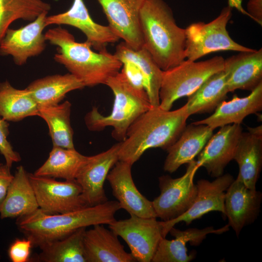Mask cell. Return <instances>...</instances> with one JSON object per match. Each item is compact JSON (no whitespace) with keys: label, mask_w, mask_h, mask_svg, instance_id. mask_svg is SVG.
Here are the masks:
<instances>
[{"label":"cell","mask_w":262,"mask_h":262,"mask_svg":"<svg viewBox=\"0 0 262 262\" xmlns=\"http://www.w3.org/2000/svg\"><path fill=\"white\" fill-rule=\"evenodd\" d=\"M121 208L117 201L87 206L74 211L52 214L38 208L33 213L17 218L18 229L32 242L41 246L64 238L81 228L114 222Z\"/></svg>","instance_id":"obj_1"},{"label":"cell","mask_w":262,"mask_h":262,"mask_svg":"<svg viewBox=\"0 0 262 262\" xmlns=\"http://www.w3.org/2000/svg\"><path fill=\"white\" fill-rule=\"evenodd\" d=\"M189 116L186 104L173 111L151 107L131 125L120 142L119 161L132 165L148 149L166 150L179 137Z\"/></svg>","instance_id":"obj_2"},{"label":"cell","mask_w":262,"mask_h":262,"mask_svg":"<svg viewBox=\"0 0 262 262\" xmlns=\"http://www.w3.org/2000/svg\"><path fill=\"white\" fill-rule=\"evenodd\" d=\"M44 35L46 41L57 46L54 60L63 65L85 87L105 84L121 69L122 63L114 54L106 49L93 51L88 42L76 41L74 36L60 26L48 30Z\"/></svg>","instance_id":"obj_3"},{"label":"cell","mask_w":262,"mask_h":262,"mask_svg":"<svg viewBox=\"0 0 262 262\" xmlns=\"http://www.w3.org/2000/svg\"><path fill=\"white\" fill-rule=\"evenodd\" d=\"M139 20L143 47L163 71L186 59L185 29L178 26L164 0H145Z\"/></svg>","instance_id":"obj_4"},{"label":"cell","mask_w":262,"mask_h":262,"mask_svg":"<svg viewBox=\"0 0 262 262\" xmlns=\"http://www.w3.org/2000/svg\"><path fill=\"white\" fill-rule=\"evenodd\" d=\"M105 85L114 95L111 114L103 115L97 107H93L86 115L85 123L91 131H100L106 127H113V137L122 142L125 140L131 125L151 106L147 92H140L132 87L120 71L110 78Z\"/></svg>","instance_id":"obj_5"},{"label":"cell","mask_w":262,"mask_h":262,"mask_svg":"<svg viewBox=\"0 0 262 262\" xmlns=\"http://www.w3.org/2000/svg\"><path fill=\"white\" fill-rule=\"evenodd\" d=\"M224 60L221 56L199 62L185 59L177 66L163 71L159 107L170 110L175 101L188 96L211 75L223 70Z\"/></svg>","instance_id":"obj_6"},{"label":"cell","mask_w":262,"mask_h":262,"mask_svg":"<svg viewBox=\"0 0 262 262\" xmlns=\"http://www.w3.org/2000/svg\"><path fill=\"white\" fill-rule=\"evenodd\" d=\"M232 8L224 7L215 19L208 23L198 22L191 24L185 29V57L196 61L204 56L216 51L232 50L251 51L249 48L234 41L227 30L232 16Z\"/></svg>","instance_id":"obj_7"},{"label":"cell","mask_w":262,"mask_h":262,"mask_svg":"<svg viewBox=\"0 0 262 262\" xmlns=\"http://www.w3.org/2000/svg\"><path fill=\"white\" fill-rule=\"evenodd\" d=\"M198 168L196 161L193 160L181 177L174 179L163 175L159 178L160 194L152 201L157 217L163 221L171 220L190 208L197 193L194 178Z\"/></svg>","instance_id":"obj_8"},{"label":"cell","mask_w":262,"mask_h":262,"mask_svg":"<svg viewBox=\"0 0 262 262\" xmlns=\"http://www.w3.org/2000/svg\"><path fill=\"white\" fill-rule=\"evenodd\" d=\"M109 225L110 229L121 237L128 245L136 261L151 262L163 235L162 221L156 218H144L134 215L116 220Z\"/></svg>","instance_id":"obj_9"},{"label":"cell","mask_w":262,"mask_h":262,"mask_svg":"<svg viewBox=\"0 0 262 262\" xmlns=\"http://www.w3.org/2000/svg\"><path fill=\"white\" fill-rule=\"evenodd\" d=\"M39 208L49 213H63L87 207L82 188L74 180L60 181L54 178L28 173Z\"/></svg>","instance_id":"obj_10"},{"label":"cell","mask_w":262,"mask_h":262,"mask_svg":"<svg viewBox=\"0 0 262 262\" xmlns=\"http://www.w3.org/2000/svg\"><path fill=\"white\" fill-rule=\"evenodd\" d=\"M120 142L106 151L88 156L75 180L82 188V196L87 206L108 201L104 184L110 171L118 160Z\"/></svg>","instance_id":"obj_11"},{"label":"cell","mask_w":262,"mask_h":262,"mask_svg":"<svg viewBox=\"0 0 262 262\" xmlns=\"http://www.w3.org/2000/svg\"><path fill=\"white\" fill-rule=\"evenodd\" d=\"M48 13H42L19 29L8 28L0 42V55H10L16 65L22 66L29 58L40 54L46 46L43 31Z\"/></svg>","instance_id":"obj_12"},{"label":"cell","mask_w":262,"mask_h":262,"mask_svg":"<svg viewBox=\"0 0 262 262\" xmlns=\"http://www.w3.org/2000/svg\"><path fill=\"white\" fill-rule=\"evenodd\" d=\"M234 180L230 174H226L212 181L205 179L197 181L196 195L190 208L175 219L162 221L163 237H165L170 229L179 222H184L188 225L212 211H218L225 215V194Z\"/></svg>","instance_id":"obj_13"},{"label":"cell","mask_w":262,"mask_h":262,"mask_svg":"<svg viewBox=\"0 0 262 262\" xmlns=\"http://www.w3.org/2000/svg\"><path fill=\"white\" fill-rule=\"evenodd\" d=\"M106 16L108 25L130 47H143L139 15L145 0H97Z\"/></svg>","instance_id":"obj_14"},{"label":"cell","mask_w":262,"mask_h":262,"mask_svg":"<svg viewBox=\"0 0 262 262\" xmlns=\"http://www.w3.org/2000/svg\"><path fill=\"white\" fill-rule=\"evenodd\" d=\"M47 26L67 25L74 27L84 34L92 48L97 51L106 49V45L117 42L120 38L110 27L96 23L91 17L83 0H74L66 12L47 16Z\"/></svg>","instance_id":"obj_15"},{"label":"cell","mask_w":262,"mask_h":262,"mask_svg":"<svg viewBox=\"0 0 262 262\" xmlns=\"http://www.w3.org/2000/svg\"><path fill=\"white\" fill-rule=\"evenodd\" d=\"M132 165L118 161L108 173L109 182L114 196L121 209L130 215L144 218H157L152 201L144 196L136 187L131 175Z\"/></svg>","instance_id":"obj_16"},{"label":"cell","mask_w":262,"mask_h":262,"mask_svg":"<svg viewBox=\"0 0 262 262\" xmlns=\"http://www.w3.org/2000/svg\"><path fill=\"white\" fill-rule=\"evenodd\" d=\"M242 133L241 124H232L220 127L198 154L196 161L198 167H204L213 177L222 175L225 167L233 160Z\"/></svg>","instance_id":"obj_17"},{"label":"cell","mask_w":262,"mask_h":262,"mask_svg":"<svg viewBox=\"0 0 262 262\" xmlns=\"http://www.w3.org/2000/svg\"><path fill=\"white\" fill-rule=\"evenodd\" d=\"M262 194L246 187L237 179L227 189L224 201L225 215L238 235L243 228L253 223L259 213Z\"/></svg>","instance_id":"obj_18"},{"label":"cell","mask_w":262,"mask_h":262,"mask_svg":"<svg viewBox=\"0 0 262 262\" xmlns=\"http://www.w3.org/2000/svg\"><path fill=\"white\" fill-rule=\"evenodd\" d=\"M227 225L219 229L208 227L203 229L195 228L180 230L171 228L169 232L174 237L171 240L162 237L153 256L152 262H189L194 259L195 253L188 254L186 245L189 242L192 245H199L210 233L221 234L227 231Z\"/></svg>","instance_id":"obj_19"},{"label":"cell","mask_w":262,"mask_h":262,"mask_svg":"<svg viewBox=\"0 0 262 262\" xmlns=\"http://www.w3.org/2000/svg\"><path fill=\"white\" fill-rule=\"evenodd\" d=\"M229 92L237 89L252 91L262 83V49L242 51L224 60Z\"/></svg>","instance_id":"obj_20"},{"label":"cell","mask_w":262,"mask_h":262,"mask_svg":"<svg viewBox=\"0 0 262 262\" xmlns=\"http://www.w3.org/2000/svg\"><path fill=\"white\" fill-rule=\"evenodd\" d=\"M213 129L206 125L186 126L178 139L167 149L164 170L172 173L181 165L189 164L203 149L213 134Z\"/></svg>","instance_id":"obj_21"},{"label":"cell","mask_w":262,"mask_h":262,"mask_svg":"<svg viewBox=\"0 0 262 262\" xmlns=\"http://www.w3.org/2000/svg\"><path fill=\"white\" fill-rule=\"evenodd\" d=\"M86 230L84 246L86 262H134L132 255L127 252L118 235L102 224Z\"/></svg>","instance_id":"obj_22"},{"label":"cell","mask_w":262,"mask_h":262,"mask_svg":"<svg viewBox=\"0 0 262 262\" xmlns=\"http://www.w3.org/2000/svg\"><path fill=\"white\" fill-rule=\"evenodd\" d=\"M262 110V83L246 97L239 98L235 95L230 100L223 101L210 116L193 123L206 125L214 130L227 125L241 124L247 116Z\"/></svg>","instance_id":"obj_23"},{"label":"cell","mask_w":262,"mask_h":262,"mask_svg":"<svg viewBox=\"0 0 262 262\" xmlns=\"http://www.w3.org/2000/svg\"><path fill=\"white\" fill-rule=\"evenodd\" d=\"M39 208L28 173L22 165L17 167L0 207L1 219L18 218Z\"/></svg>","instance_id":"obj_24"},{"label":"cell","mask_w":262,"mask_h":262,"mask_svg":"<svg viewBox=\"0 0 262 262\" xmlns=\"http://www.w3.org/2000/svg\"><path fill=\"white\" fill-rule=\"evenodd\" d=\"M114 54L122 63L131 62L139 68L145 79V90L151 107L159 106L163 70L148 51L144 47L133 49L123 41L116 46Z\"/></svg>","instance_id":"obj_25"},{"label":"cell","mask_w":262,"mask_h":262,"mask_svg":"<svg viewBox=\"0 0 262 262\" xmlns=\"http://www.w3.org/2000/svg\"><path fill=\"white\" fill-rule=\"evenodd\" d=\"M82 82L71 73L48 76L33 81L26 88L39 108L59 104L66 94L81 89Z\"/></svg>","instance_id":"obj_26"},{"label":"cell","mask_w":262,"mask_h":262,"mask_svg":"<svg viewBox=\"0 0 262 262\" xmlns=\"http://www.w3.org/2000/svg\"><path fill=\"white\" fill-rule=\"evenodd\" d=\"M233 160L239 169L236 179L248 188L256 189L262 165V137L242 132Z\"/></svg>","instance_id":"obj_27"},{"label":"cell","mask_w":262,"mask_h":262,"mask_svg":"<svg viewBox=\"0 0 262 262\" xmlns=\"http://www.w3.org/2000/svg\"><path fill=\"white\" fill-rule=\"evenodd\" d=\"M229 92L223 70L211 75L193 93L186 103L189 116L210 113L227 98Z\"/></svg>","instance_id":"obj_28"},{"label":"cell","mask_w":262,"mask_h":262,"mask_svg":"<svg viewBox=\"0 0 262 262\" xmlns=\"http://www.w3.org/2000/svg\"><path fill=\"white\" fill-rule=\"evenodd\" d=\"M88 156L75 149L53 147L45 162L33 173L37 176L74 180Z\"/></svg>","instance_id":"obj_29"},{"label":"cell","mask_w":262,"mask_h":262,"mask_svg":"<svg viewBox=\"0 0 262 262\" xmlns=\"http://www.w3.org/2000/svg\"><path fill=\"white\" fill-rule=\"evenodd\" d=\"M39 106L25 88L18 89L5 81L0 82V116L7 121L16 122L38 115Z\"/></svg>","instance_id":"obj_30"},{"label":"cell","mask_w":262,"mask_h":262,"mask_svg":"<svg viewBox=\"0 0 262 262\" xmlns=\"http://www.w3.org/2000/svg\"><path fill=\"white\" fill-rule=\"evenodd\" d=\"M86 228H81L64 238L41 246L37 260L42 262H86L83 241Z\"/></svg>","instance_id":"obj_31"},{"label":"cell","mask_w":262,"mask_h":262,"mask_svg":"<svg viewBox=\"0 0 262 262\" xmlns=\"http://www.w3.org/2000/svg\"><path fill=\"white\" fill-rule=\"evenodd\" d=\"M71 103L66 100L56 105L40 107L38 116L46 122L53 147L75 149L70 124Z\"/></svg>","instance_id":"obj_32"},{"label":"cell","mask_w":262,"mask_h":262,"mask_svg":"<svg viewBox=\"0 0 262 262\" xmlns=\"http://www.w3.org/2000/svg\"><path fill=\"white\" fill-rule=\"evenodd\" d=\"M50 8L42 0H0V42L12 23L19 19L32 21Z\"/></svg>","instance_id":"obj_33"},{"label":"cell","mask_w":262,"mask_h":262,"mask_svg":"<svg viewBox=\"0 0 262 262\" xmlns=\"http://www.w3.org/2000/svg\"><path fill=\"white\" fill-rule=\"evenodd\" d=\"M9 124L8 121L0 118V153L5 160V164L9 168L14 163L21 160L19 154L15 151L7 140L9 133Z\"/></svg>","instance_id":"obj_34"},{"label":"cell","mask_w":262,"mask_h":262,"mask_svg":"<svg viewBox=\"0 0 262 262\" xmlns=\"http://www.w3.org/2000/svg\"><path fill=\"white\" fill-rule=\"evenodd\" d=\"M33 246L28 238L15 240L10 245L8 254L12 262H27L30 260L31 250Z\"/></svg>","instance_id":"obj_35"},{"label":"cell","mask_w":262,"mask_h":262,"mask_svg":"<svg viewBox=\"0 0 262 262\" xmlns=\"http://www.w3.org/2000/svg\"><path fill=\"white\" fill-rule=\"evenodd\" d=\"M120 71L132 87L139 92H146L144 76L135 65L129 61L123 62Z\"/></svg>","instance_id":"obj_36"},{"label":"cell","mask_w":262,"mask_h":262,"mask_svg":"<svg viewBox=\"0 0 262 262\" xmlns=\"http://www.w3.org/2000/svg\"><path fill=\"white\" fill-rule=\"evenodd\" d=\"M13 178V175L11 173L10 168L5 164H1L0 165V207L5 198Z\"/></svg>","instance_id":"obj_37"},{"label":"cell","mask_w":262,"mask_h":262,"mask_svg":"<svg viewBox=\"0 0 262 262\" xmlns=\"http://www.w3.org/2000/svg\"><path fill=\"white\" fill-rule=\"evenodd\" d=\"M246 11L250 18L262 25V0H249Z\"/></svg>","instance_id":"obj_38"},{"label":"cell","mask_w":262,"mask_h":262,"mask_svg":"<svg viewBox=\"0 0 262 262\" xmlns=\"http://www.w3.org/2000/svg\"><path fill=\"white\" fill-rule=\"evenodd\" d=\"M248 132L255 135L262 137V125L254 128H247Z\"/></svg>","instance_id":"obj_39"},{"label":"cell","mask_w":262,"mask_h":262,"mask_svg":"<svg viewBox=\"0 0 262 262\" xmlns=\"http://www.w3.org/2000/svg\"></svg>","instance_id":"obj_40"},{"label":"cell","mask_w":262,"mask_h":262,"mask_svg":"<svg viewBox=\"0 0 262 262\" xmlns=\"http://www.w3.org/2000/svg\"><path fill=\"white\" fill-rule=\"evenodd\" d=\"M1 164L0 163V165Z\"/></svg>","instance_id":"obj_41"}]
</instances>
